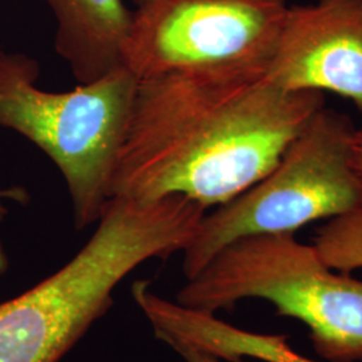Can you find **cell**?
<instances>
[{
    "label": "cell",
    "instance_id": "cell-1",
    "mask_svg": "<svg viewBox=\"0 0 362 362\" xmlns=\"http://www.w3.org/2000/svg\"><path fill=\"white\" fill-rule=\"evenodd\" d=\"M324 106L321 91L279 86L269 64L139 79L112 197L220 207L270 173Z\"/></svg>",
    "mask_w": 362,
    "mask_h": 362
},
{
    "label": "cell",
    "instance_id": "cell-2",
    "mask_svg": "<svg viewBox=\"0 0 362 362\" xmlns=\"http://www.w3.org/2000/svg\"><path fill=\"white\" fill-rule=\"evenodd\" d=\"M206 209L182 196H113L86 245L26 293L0 303V362H58L113 305L121 281L192 242Z\"/></svg>",
    "mask_w": 362,
    "mask_h": 362
},
{
    "label": "cell",
    "instance_id": "cell-3",
    "mask_svg": "<svg viewBox=\"0 0 362 362\" xmlns=\"http://www.w3.org/2000/svg\"><path fill=\"white\" fill-rule=\"evenodd\" d=\"M330 269L296 233L245 236L223 247L177 293V303L215 314L258 298L309 329L320 357L362 362V281Z\"/></svg>",
    "mask_w": 362,
    "mask_h": 362
},
{
    "label": "cell",
    "instance_id": "cell-4",
    "mask_svg": "<svg viewBox=\"0 0 362 362\" xmlns=\"http://www.w3.org/2000/svg\"><path fill=\"white\" fill-rule=\"evenodd\" d=\"M37 59L0 50V127L15 130L61 170L78 230L97 223L129 124L139 78L125 66L69 91L40 89Z\"/></svg>",
    "mask_w": 362,
    "mask_h": 362
},
{
    "label": "cell",
    "instance_id": "cell-5",
    "mask_svg": "<svg viewBox=\"0 0 362 362\" xmlns=\"http://www.w3.org/2000/svg\"><path fill=\"white\" fill-rule=\"evenodd\" d=\"M356 130L348 115L326 106L318 110L270 173L204 215L182 251L187 279L233 240L296 233L309 223L334 219L362 206V181L351 160Z\"/></svg>",
    "mask_w": 362,
    "mask_h": 362
},
{
    "label": "cell",
    "instance_id": "cell-6",
    "mask_svg": "<svg viewBox=\"0 0 362 362\" xmlns=\"http://www.w3.org/2000/svg\"><path fill=\"white\" fill-rule=\"evenodd\" d=\"M288 7L287 0H143L133 11L122 65L144 79L270 64Z\"/></svg>",
    "mask_w": 362,
    "mask_h": 362
},
{
    "label": "cell",
    "instance_id": "cell-7",
    "mask_svg": "<svg viewBox=\"0 0 362 362\" xmlns=\"http://www.w3.org/2000/svg\"><path fill=\"white\" fill-rule=\"evenodd\" d=\"M269 71L286 90L333 93L362 112V0L290 6Z\"/></svg>",
    "mask_w": 362,
    "mask_h": 362
},
{
    "label": "cell",
    "instance_id": "cell-8",
    "mask_svg": "<svg viewBox=\"0 0 362 362\" xmlns=\"http://www.w3.org/2000/svg\"><path fill=\"white\" fill-rule=\"evenodd\" d=\"M57 21L55 52L78 83H91L122 65L133 11L122 0H46Z\"/></svg>",
    "mask_w": 362,
    "mask_h": 362
},
{
    "label": "cell",
    "instance_id": "cell-9",
    "mask_svg": "<svg viewBox=\"0 0 362 362\" xmlns=\"http://www.w3.org/2000/svg\"><path fill=\"white\" fill-rule=\"evenodd\" d=\"M209 351L219 360L243 362L245 357L263 362H315L296 353L286 336L257 334L219 321L208 337Z\"/></svg>",
    "mask_w": 362,
    "mask_h": 362
},
{
    "label": "cell",
    "instance_id": "cell-10",
    "mask_svg": "<svg viewBox=\"0 0 362 362\" xmlns=\"http://www.w3.org/2000/svg\"><path fill=\"white\" fill-rule=\"evenodd\" d=\"M325 263L337 272L362 269V206L327 220L313 239Z\"/></svg>",
    "mask_w": 362,
    "mask_h": 362
},
{
    "label": "cell",
    "instance_id": "cell-11",
    "mask_svg": "<svg viewBox=\"0 0 362 362\" xmlns=\"http://www.w3.org/2000/svg\"><path fill=\"white\" fill-rule=\"evenodd\" d=\"M28 199H30L28 192L22 187H11L7 189H0V221L4 219V216L8 212V209L3 203L4 200H13V202H18L21 204H26ZM7 269H8V258L0 243V276H3L6 274Z\"/></svg>",
    "mask_w": 362,
    "mask_h": 362
},
{
    "label": "cell",
    "instance_id": "cell-12",
    "mask_svg": "<svg viewBox=\"0 0 362 362\" xmlns=\"http://www.w3.org/2000/svg\"><path fill=\"white\" fill-rule=\"evenodd\" d=\"M170 348L176 353H179L185 362H220L219 358H216L215 356L208 354L206 351L196 349L194 346H189L185 344H177Z\"/></svg>",
    "mask_w": 362,
    "mask_h": 362
},
{
    "label": "cell",
    "instance_id": "cell-13",
    "mask_svg": "<svg viewBox=\"0 0 362 362\" xmlns=\"http://www.w3.org/2000/svg\"><path fill=\"white\" fill-rule=\"evenodd\" d=\"M351 160H353V167L362 181V129H357L354 133L353 148H351Z\"/></svg>",
    "mask_w": 362,
    "mask_h": 362
},
{
    "label": "cell",
    "instance_id": "cell-14",
    "mask_svg": "<svg viewBox=\"0 0 362 362\" xmlns=\"http://www.w3.org/2000/svg\"><path fill=\"white\" fill-rule=\"evenodd\" d=\"M132 1H133L136 6H139V4H140L143 0H132Z\"/></svg>",
    "mask_w": 362,
    "mask_h": 362
}]
</instances>
